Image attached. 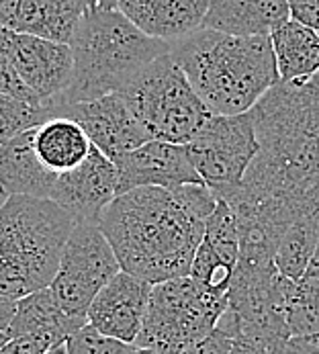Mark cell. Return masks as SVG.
Returning a JSON list of instances; mask_svg holds the SVG:
<instances>
[{"label":"cell","instance_id":"cell-1","mask_svg":"<svg viewBox=\"0 0 319 354\" xmlns=\"http://www.w3.org/2000/svg\"><path fill=\"white\" fill-rule=\"evenodd\" d=\"M258 153L227 201H268L291 217L319 211V72L272 86L252 109Z\"/></svg>","mask_w":319,"mask_h":354},{"label":"cell","instance_id":"cell-2","mask_svg":"<svg viewBox=\"0 0 319 354\" xmlns=\"http://www.w3.org/2000/svg\"><path fill=\"white\" fill-rule=\"evenodd\" d=\"M217 197L205 185L142 187L117 195L99 219L123 272L150 285L188 277Z\"/></svg>","mask_w":319,"mask_h":354},{"label":"cell","instance_id":"cell-3","mask_svg":"<svg viewBox=\"0 0 319 354\" xmlns=\"http://www.w3.org/2000/svg\"><path fill=\"white\" fill-rule=\"evenodd\" d=\"M170 55L211 115H242L280 82L270 35L235 37L199 29L170 44Z\"/></svg>","mask_w":319,"mask_h":354},{"label":"cell","instance_id":"cell-4","mask_svg":"<svg viewBox=\"0 0 319 354\" xmlns=\"http://www.w3.org/2000/svg\"><path fill=\"white\" fill-rule=\"evenodd\" d=\"M74 78L50 102L53 117L61 106L121 91L148 64L170 51V44L148 37L117 8H86L70 41Z\"/></svg>","mask_w":319,"mask_h":354},{"label":"cell","instance_id":"cell-5","mask_svg":"<svg viewBox=\"0 0 319 354\" xmlns=\"http://www.w3.org/2000/svg\"><path fill=\"white\" fill-rule=\"evenodd\" d=\"M76 221L50 199L0 201V299L19 301L50 287Z\"/></svg>","mask_w":319,"mask_h":354},{"label":"cell","instance_id":"cell-6","mask_svg":"<svg viewBox=\"0 0 319 354\" xmlns=\"http://www.w3.org/2000/svg\"><path fill=\"white\" fill-rule=\"evenodd\" d=\"M119 93L152 140L186 146L213 117L170 51L148 64Z\"/></svg>","mask_w":319,"mask_h":354},{"label":"cell","instance_id":"cell-7","mask_svg":"<svg viewBox=\"0 0 319 354\" xmlns=\"http://www.w3.org/2000/svg\"><path fill=\"white\" fill-rule=\"evenodd\" d=\"M227 307V293L213 291L193 277L152 285L135 348L178 354L201 342L217 328Z\"/></svg>","mask_w":319,"mask_h":354},{"label":"cell","instance_id":"cell-8","mask_svg":"<svg viewBox=\"0 0 319 354\" xmlns=\"http://www.w3.org/2000/svg\"><path fill=\"white\" fill-rule=\"evenodd\" d=\"M217 330L231 340L256 344L268 354L291 338L287 277L278 272L276 264H235L227 287V307Z\"/></svg>","mask_w":319,"mask_h":354},{"label":"cell","instance_id":"cell-9","mask_svg":"<svg viewBox=\"0 0 319 354\" xmlns=\"http://www.w3.org/2000/svg\"><path fill=\"white\" fill-rule=\"evenodd\" d=\"M186 148L203 185L217 199L227 201L240 189L258 153L252 111L213 115Z\"/></svg>","mask_w":319,"mask_h":354},{"label":"cell","instance_id":"cell-10","mask_svg":"<svg viewBox=\"0 0 319 354\" xmlns=\"http://www.w3.org/2000/svg\"><path fill=\"white\" fill-rule=\"evenodd\" d=\"M121 272L115 250L97 223H76L61 250L50 291L72 317L86 319V311L106 283Z\"/></svg>","mask_w":319,"mask_h":354},{"label":"cell","instance_id":"cell-11","mask_svg":"<svg viewBox=\"0 0 319 354\" xmlns=\"http://www.w3.org/2000/svg\"><path fill=\"white\" fill-rule=\"evenodd\" d=\"M0 50L41 102L50 104L70 88L74 78V53L68 44L14 33L0 25Z\"/></svg>","mask_w":319,"mask_h":354},{"label":"cell","instance_id":"cell-12","mask_svg":"<svg viewBox=\"0 0 319 354\" xmlns=\"http://www.w3.org/2000/svg\"><path fill=\"white\" fill-rule=\"evenodd\" d=\"M55 117H68L76 121L86 131L90 144L113 162L152 140L150 131L144 127L119 91L99 99L61 106Z\"/></svg>","mask_w":319,"mask_h":354},{"label":"cell","instance_id":"cell-13","mask_svg":"<svg viewBox=\"0 0 319 354\" xmlns=\"http://www.w3.org/2000/svg\"><path fill=\"white\" fill-rule=\"evenodd\" d=\"M117 183L115 162L93 146L82 164L57 176L50 201L61 207L76 223L99 225L103 211L117 197Z\"/></svg>","mask_w":319,"mask_h":354},{"label":"cell","instance_id":"cell-14","mask_svg":"<svg viewBox=\"0 0 319 354\" xmlns=\"http://www.w3.org/2000/svg\"><path fill=\"white\" fill-rule=\"evenodd\" d=\"M115 166L119 172L117 195L142 187L176 189L184 185H203L191 162L188 148L172 142L150 140L117 158Z\"/></svg>","mask_w":319,"mask_h":354},{"label":"cell","instance_id":"cell-15","mask_svg":"<svg viewBox=\"0 0 319 354\" xmlns=\"http://www.w3.org/2000/svg\"><path fill=\"white\" fill-rule=\"evenodd\" d=\"M152 285L129 274L117 272L97 293L86 311V322L97 332L125 344H135Z\"/></svg>","mask_w":319,"mask_h":354},{"label":"cell","instance_id":"cell-16","mask_svg":"<svg viewBox=\"0 0 319 354\" xmlns=\"http://www.w3.org/2000/svg\"><path fill=\"white\" fill-rule=\"evenodd\" d=\"M84 10L74 0H6L0 6V25L14 33L70 46Z\"/></svg>","mask_w":319,"mask_h":354},{"label":"cell","instance_id":"cell-17","mask_svg":"<svg viewBox=\"0 0 319 354\" xmlns=\"http://www.w3.org/2000/svg\"><path fill=\"white\" fill-rule=\"evenodd\" d=\"M211 0H117L121 10L148 37L172 44L199 29Z\"/></svg>","mask_w":319,"mask_h":354},{"label":"cell","instance_id":"cell-18","mask_svg":"<svg viewBox=\"0 0 319 354\" xmlns=\"http://www.w3.org/2000/svg\"><path fill=\"white\" fill-rule=\"evenodd\" d=\"M35 129H29L0 146V197L50 199L57 174L48 170L35 153Z\"/></svg>","mask_w":319,"mask_h":354},{"label":"cell","instance_id":"cell-19","mask_svg":"<svg viewBox=\"0 0 319 354\" xmlns=\"http://www.w3.org/2000/svg\"><path fill=\"white\" fill-rule=\"evenodd\" d=\"M287 0H211L203 29L235 37L270 35L289 21Z\"/></svg>","mask_w":319,"mask_h":354},{"label":"cell","instance_id":"cell-20","mask_svg":"<svg viewBox=\"0 0 319 354\" xmlns=\"http://www.w3.org/2000/svg\"><path fill=\"white\" fill-rule=\"evenodd\" d=\"M88 322L68 315L52 295L50 287L39 289L14 304V315L6 330L8 340L19 336H39L53 346L66 344L72 334L84 328Z\"/></svg>","mask_w":319,"mask_h":354},{"label":"cell","instance_id":"cell-21","mask_svg":"<svg viewBox=\"0 0 319 354\" xmlns=\"http://www.w3.org/2000/svg\"><path fill=\"white\" fill-rule=\"evenodd\" d=\"M33 146L41 164L57 176L82 164L93 148L86 131L68 117H52L35 127Z\"/></svg>","mask_w":319,"mask_h":354},{"label":"cell","instance_id":"cell-22","mask_svg":"<svg viewBox=\"0 0 319 354\" xmlns=\"http://www.w3.org/2000/svg\"><path fill=\"white\" fill-rule=\"evenodd\" d=\"M280 82L309 78L319 72V31L293 19L270 33Z\"/></svg>","mask_w":319,"mask_h":354},{"label":"cell","instance_id":"cell-23","mask_svg":"<svg viewBox=\"0 0 319 354\" xmlns=\"http://www.w3.org/2000/svg\"><path fill=\"white\" fill-rule=\"evenodd\" d=\"M319 244V211L295 221L278 242L274 264L278 272L291 281L307 274Z\"/></svg>","mask_w":319,"mask_h":354},{"label":"cell","instance_id":"cell-24","mask_svg":"<svg viewBox=\"0 0 319 354\" xmlns=\"http://www.w3.org/2000/svg\"><path fill=\"white\" fill-rule=\"evenodd\" d=\"M287 324L291 338L319 340V279L305 274L299 281L287 279Z\"/></svg>","mask_w":319,"mask_h":354},{"label":"cell","instance_id":"cell-25","mask_svg":"<svg viewBox=\"0 0 319 354\" xmlns=\"http://www.w3.org/2000/svg\"><path fill=\"white\" fill-rule=\"evenodd\" d=\"M203 242L217 254L221 260L235 268L240 258V232L233 207L223 199H217L213 213L205 221Z\"/></svg>","mask_w":319,"mask_h":354},{"label":"cell","instance_id":"cell-26","mask_svg":"<svg viewBox=\"0 0 319 354\" xmlns=\"http://www.w3.org/2000/svg\"><path fill=\"white\" fill-rule=\"evenodd\" d=\"M52 117L50 104L21 101L0 93V146L29 129L39 127Z\"/></svg>","mask_w":319,"mask_h":354},{"label":"cell","instance_id":"cell-27","mask_svg":"<svg viewBox=\"0 0 319 354\" xmlns=\"http://www.w3.org/2000/svg\"><path fill=\"white\" fill-rule=\"evenodd\" d=\"M231 274H233V266L227 264L225 260H221L205 242H201L195 252V258H193L188 277H193L197 283L209 287L213 291L227 293Z\"/></svg>","mask_w":319,"mask_h":354},{"label":"cell","instance_id":"cell-28","mask_svg":"<svg viewBox=\"0 0 319 354\" xmlns=\"http://www.w3.org/2000/svg\"><path fill=\"white\" fill-rule=\"evenodd\" d=\"M66 351L68 354H133L135 346L108 338L86 324L84 328H80L76 334L68 338Z\"/></svg>","mask_w":319,"mask_h":354},{"label":"cell","instance_id":"cell-29","mask_svg":"<svg viewBox=\"0 0 319 354\" xmlns=\"http://www.w3.org/2000/svg\"><path fill=\"white\" fill-rule=\"evenodd\" d=\"M0 93L10 95V97L21 99V101L46 104V102L39 101V99L33 95V91L21 80V76L17 74L14 66L10 64V59L6 57V53L2 50H0Z\"/></svg>","mask_w":319,"mask_h":354},{"label":"cell","instance_id":"cell-30","mask_svg":"<svg viewBox=\"0 0 319 354\" xmlns=\"http://www.w3.org/2000/svg\"><path fill=\"white\" fill-rule=\"evenodd\" d=\"M231 346H233V340L229 336H225L221 330L215 328L207 338H203L201 342L184 348L182 353L178 354H229Z\"/></svg>","mask_w":319,"mask_h":354},{"label":"cell","instance_id":"cell-31","mask_svg":"<svg viewBox=\"0 0 319 354\" xmlns=\"http://www.w3.org/2000/svg\"><path fill=\"white\" fill-rule=\"evenodd\" d=\"M293 21L319 31V0H287Z\"/></svg>","mask_w":319,"mask_h":354},{"label":"cell","instance_id":"cell-32","mask_svg":"<svg viewBox=\"0 0 319 354\" xmlns=\"http://www.w3.org/2000/svg\"><path fill=\"white\" fill-rule=\"evenodd\" d=\"M272 354H319V340L316 338H289Z\"/></svg>","mask_w":319,"mask_h":354},{"label":"cell","instance_id":"cell-33","mask_svg":"<svg viewBox=\"0 0 319 354\" xmlns=\"http://www.w3.org/2000/svg\"><path fill=\"white\" fill-rule=\"evenodd\" d=\"M14 304L17 301H6V299H0V332L6 334L8 326H10V319L14 315Z\"/></svg>","mask_w":319,"mask_h":354},{"label":"cell","instance_id":"cell-34","mask_svg":"<svg viewBox=\"0 0 319 354\" xmlns=\"http://www.w3.org/2000/svg\"><path fill=\"white\" fill-rule=\"evenodd\" d=\"M229 354H268L264 348L256 346V344H250V342H242V340H233V346Z\"/></svg>","mask_w":319,"mask_h":354},{"label":"cell","instance_id":"cell-35","mask_svg":"<svg viewBox=\"0 0 319 354\" xmlns=\"http://www.w3.org/2000/svg\"><path fill=\"white\" fill-rule=\"evenodd\" d=\"M84 8H117V0H74Z\"/></svg>","mask_w":319,"mask_h":354},{"label":"cell","instance_id":"cell-36","mask_svg":"<svg viewBox=\"0 0 319 354\" xmlns=\"http://www.w3.org/2000/svg\"><path fill=\"white\" fill-rule=\"evenodd\" d=\"M48 354H68V351H66V344H59V346H53L52 351Z\"/></svg>","mask_w":319,"mask_h":354},{"label":"cell","instance_id":"cell-37","mask_svg":"<svg viewBox=\"0 0 319 354\" xmlns=\"http://www.w3.org/2000/svg\"><path fill=\"white\" fill-rule=\"evenodd\" d=\"M6 342H8V336H6L4 332H0V351L4 348V344H6Z\"/></svg>","mask_w":319,"mask_h":354},{"label":"cell","instance_id":"cell-38","mask_svg":"<svg viewBox=\"0 0 319 354\" xmlns=\"http://www.w3.org/2000/svg\"><path fill=\"white\" fill-rule=\"evenodd\" d=\"M133 354H160L156 351H148V348H135V353Z\"/></svg>","mask_w":319,"mask_h":354},{"label":"cell","instance_id":"cell-39","mask_svg":"<svg viewBox=\"0 0 319 354\" xmlns=\"http://www.w3.org/2000/svg\"><path fill=\"white\" fill-rule=\"evenodd\" d=\"M4 2H6V0H0V6H2V4H4Z\"/></svg>","mask_w":319,"mask_h":354},{"label":"cell","instance_id":"cell-40","mask_svg":"<svg viewBox=\"0 0 319 354\" xmlns=\"http://www.w3.org/2000/svg\"><path fill=\"white\" fill-rule=\"evenodd\" d=\"M0 199H2V197H0Z\"/></svg>","mask_w":319,"mask_h":354}]
</instances>
